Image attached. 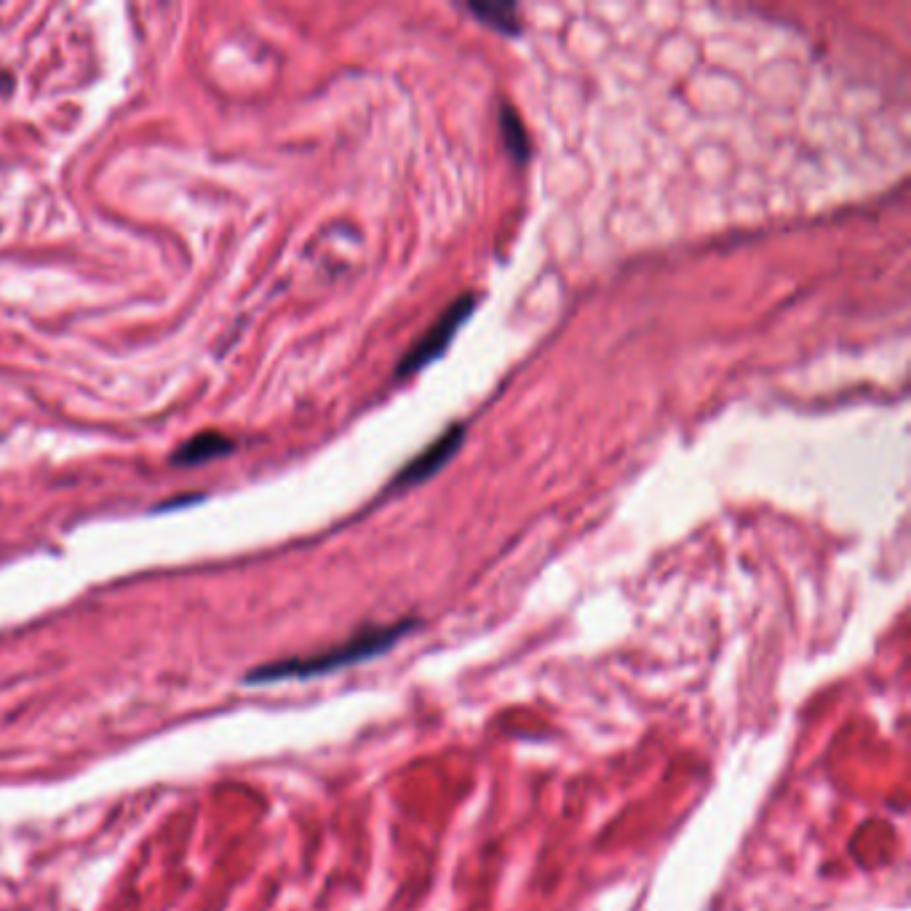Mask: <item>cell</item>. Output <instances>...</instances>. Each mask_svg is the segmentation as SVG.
Returning <instances> with one entry per match:
<instances>
[{"label":"cell","instance_id":"1","mask_svg":"<svg viewBox=\"0 0 911 911\" xmlns=\"http://www.w3.org/2000/svg\"><path fill=\"white\" fill-rule=\"evenodd\" d=\"M415 620L407 623H393V626H380L361 631L358 636L348 639V642L334 644L329 650L313 652L308 658H289V660H276V663H265V666L252 668L246 674V684H278V682H292V679H313V676L332 674L340 668L356 666L364 663L369 658H377L399 644L404 636L415 628Z\"/></svg>","mask_w":911,"mask_h":911},{"label":"cell","instance_id":"2","mask_svg":"<svg viewBox=\"0 0 911 911\" xmlns=\"http://www.w3.org/2000/svg\"><path fill=\"white\" fill-rule=\"evenodd\" d=\"M476 308V300H473V294H465V297H457L452 305L447 308V313L436 321V324L428 329V332L415 342V348L409 350L407 356L401 358L399 369H396V375L399 377H409L420 372L423 367H428L433 358H439L444 350L449 348V342L455 340V334L460 332V326L468 321V316Z\"/></svg>","mask_w":911,"mask_h":911},{"label":"cell","instance_id":"3","mask_svg":"<svg viewBox=\"0 0 911 911\" xmlns=\"http://www.w3.org/2000/svg\"><path fill=\"white\" fill-rule=\"evenodd\" d=\"M463 439H465V431L460 428V425H455V428L444 433L439 441H433L431 447L425 449L423 455H417L415 460H412V463L401 471V476L396 479V484L407 487V484H420V481L431 479L433 473L441 471V468L452 460V455H455L457 447H460V441Z\"/></svg>","mask_w":911,"mask_h":911},{"label":"cell","instance_id":"4","mask_svg":"<svg viewBox=\"0 0 911 911\" xmlns=\"http://www.w3.org/2000/svg\"><path fill=\"white\" fill-rule=\"evenodd\" d=\"M233 449H236V444H233V439H228L225 433L204 431V433H198V436H193V439L185 441V444L174 452L171 463L174 465H201V463H209V460H214V457L230 455Z\"/></svg>","mask_w":911,"mask_h":911},{"label":"cell","instance_id":"5","mask_svg":"<svg viewBox=\"0 0 911 911\" xmlns=\"http://www.w3.org/2000/svg\"><path fill=\"white\" fill-rule=\"evenodd\" d=\"M471 11L484 25L495 27L497 33H519V17H516V9L508 3H471Z\"/></svg>","mask_w":911,"mask_h":911},{"label":"cell","instance_id":"6","mask_svg":"<svg viewBox=\"0 0 911 911\" xmlns=\"http://www.w3.org/2000/svg\"><path fill=\"white\" fill-rule=\"evenodd\" d=\"M500 126H503L505 147H508V150L519 158V161H524L529 153L527 150L529 142H527V134H524V129H521L519 115L513 113L511 107H503V110H500Z\"/></svg>","mask_w":911,"mask_h":911}]
</instances>
